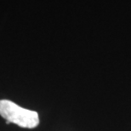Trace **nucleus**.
<instances>
[{
	"label": "nucleus",
	"mask_w": 131,
	"mask_h": 131,
	"mask_svg": "<svg viewBox=\"0 0 131 131\" xmlns=\"http://www.w3.org/2000/svg\"><path fill=\"white\" fill-rule=\"evenodd\" d=\"M0 115L6 121L21 128L34 129L39 124L37 112L21 107L10 100H0Z\"/></svg>",
	"instance_id": "nucleus-1"
}]
</instances>
